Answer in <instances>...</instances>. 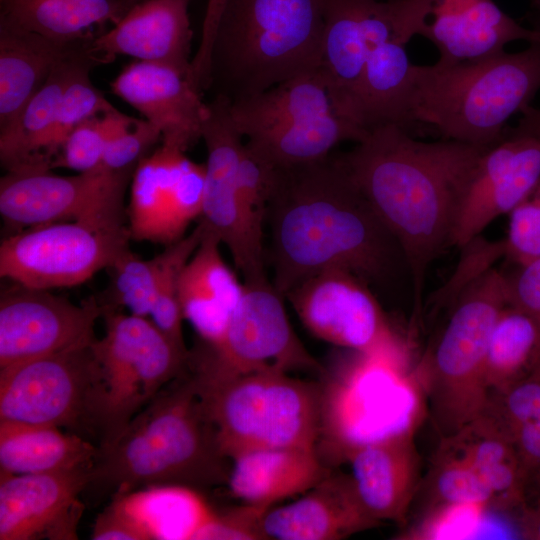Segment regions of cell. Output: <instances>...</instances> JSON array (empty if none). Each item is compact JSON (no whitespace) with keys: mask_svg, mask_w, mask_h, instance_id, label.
Listing matches in <instances>:
<instances>
[{"mask_svg":"<svg viewBox=\"0 0 540 540\" xmlns=\"http://www.w3.org/2000/svg\"><path fill=\"white\" fill-rule=\"evenodd\" d=\"M266 222L272 284L283 297L330 269L349 271L367 283L408 270L398 242L336 155L277 168Z\"/></svg>","mask_w":540,"mask_h":540,"instance_id":"cell-1","label":"cell"},{"mask_svg":"<svg viewBox=\"0 0 540 540\" xmlns=\"http://www.w3.org/2000/svg\"><path fill=\"white\" fill-rule=\"evenodd\" d=\"M489 146L455 140L424 142L394 124L368 131L336 155L398 242L419 311L426 272L452 240L478 162Z\"/></svg>","mask_w":540,"mask_h":540,"instance_id":"cell-2","label":"cell"},{"mask_svg":"<svg viewBox=\"0 0 540 540\" xmlns=\"http://www.w3.org/2000/svg\"><path fill=\"white\" fill-rule=\"evenodd\" d=\"M187 370L166 384L110 445L99 448L82 493L92 505L140 488L195 490L224 482L230 469Z\"/></svg>","mask_w":540,"mask_h":540,"instance_id":"cell-3","label":"cell"},{"mask_svg":"<svg viewBox=\"0 0 540 540\" xmlns=\"http://www.w3.org/2000/svg\"><path fill=\"white\" fill-rule=\"evenodd\" d=\"M323 32L324 0H227L209 90L233 103L318 69Z\"/></svg>","mask_w":540,"mask_h":540,"instance_id":"cell-4","label":"cell"},{"mask_svg":"<svg viewBox=\"0 0 540 540\" xmlns=\"http://www.w3.org/2000/svg\"><path fill=\"white\" fill-rule=\"evenodd\" d=\"M529 44L475 61L414 65L408 123L431 125L448 140L496 143L540 90V42Z\"/></svg>","mask_w":540,"mask_h":540,"instance_id":"cell-5","label":"cell"},{"mask_svg":"<svg viewBox=\"0 0 540 540\" xmlns=\"http://www.w3.org/2000/svg\"><path fill=\"white\" fill-rule=\"evenodd\" d=\"M219 448L233 459L257 449H316L321 385L278 370L221 374L188 360Z\"/></svg>","mask_w":540,"mask_h":540,"instance_id":"cell-6","label":"cell"},{"mask_svg":"<svg viewBox=\"0 0 540 540\" xmlns=\"http://www.w3.org/2000/svg\"><path fill=\"white\" fill-rule=\"evenodd\" d=\"M449 305L447 322L419 368L431 419L442 439L459 433L487 406L486 356L495 323L507 305L505 274L488 269Z\"/></svg>","mask_w":540,"mask_h":540,"instance_id":"cell-7","label":"cell"},{"mask_svg":"<svg viewBox=\"0 0 540 540\" xmlns=\"http://www.w3.org/2000/svg\"><path fill=\"white\" fill-rule=\"evenodd\" d=\"M94 340L0 368V422L63 427L98 446L103 387Z\"/></svg>","mask_w":540,"mask_h":540,"instance_id":"cell-8","label":"cell"},{"mask_svg":"<svg viewBox=\"0 0 540 540\" xmlns=\"http://www.w3.org/2000/svg\"><path fill=\"white\" fill-rule=\"evenodd\" d=\"M102 307L105 333L92 343L103 387L99 448L115 441L166 384L185 373L189 356L148 317Z\"/></svg>","mask_w":540,"mask_h":540,"instance_id":"cell-9","label":"cell"},{"mask_svg":"<svg viewBox=\"0 0 540 540\" xmlns=\"http://www.w3.org/2000/svg\"><path fill=\"white\" fill-rule=\"evenodd\" d=\"M135 167L70 176L6 172L0 179V215L10 234L59 222L126 227L124 198Z\"/></svg>","mask_w":540,"mask_h":540,"instance_id":"cell-10","label":"cell"},{"mask_svg":"<svg viewBox=\"0 0 540 540\" xmlns=\"http://www.w3.org/2000/svg\"><path fill=\"white\" fill-rule=\"evenodd\" d=\"M130 240L128 226L59 222L27 228L2 239L0 276L32 289L74 287L111 267Z\"/></svg>","mask_w":540,"mask_h":540,"instance_id":"cell-11","label":"cell"},{"mask_svg":"<svg viewBox=\"0 0 540 540\" xmlns=\"http://www.w3.org/2000/svg\"><path fill=\"white\" fill-rule=\"evenodd\" d=\"M284 297L268 279L244 282L223 335L190 351L189 360L212 371L238 375L265 370L323 371L295 334Z\"/></svg>","mask_w":540,"mask_h":540,"instance_id":"cell-12","label":"cell"},{"mask_svg":"<svg viewBox=\"0 0 540 540\" xmlns=\"http://www.w3.org/2000/svg\"><path fill=\"white\" fill-rule=\"evenodd\" d=\"M355 353L349 365L321 385L318 441L331 460H345L354 447L400 430L393 424L389 399L404 353Z\"/></svg>","mask_w":540,"mask_h":540,"instance_id":"cell-13","label":"cell"},{"mask_svg":"<svg viewBox=\"0 0 540 540\" xmlns=\"http://www.w3.org/2000/svg\"><path fill=\"white\" fill-rule=\"evenodd\" d=\"M231 112V102L215 95L207 102L202 139L207 149L200 221L225 245L244 282L268 279L263 240L250 229L239 200L236 173L244 142Z\"/></svg>","mask_w":540,"mask_h":540,"instance_id":"cell-14","label":"cell"},{"mask_svg":"<svg viewBox=\"0 0 540 540\" xmlns=\"http://www.w3.org/2000/svg\"><path fill=\"white\" fill-rule=\"evenodd\" d=\"M284 298L304 327L325 342L358 353H404L368 283L349 271L315 274Z\"/></svg>","mask_w":540,"mask_h":540,"instance_id":"cell-15","label":"cell"},{"mask_svg":"<svg viewBox=\"0 0 540 540\" xmlns=\"http://www.w3.org/2000/svg\"><path fill=\"white\" fill-rule=\"evenodd\" d=\"M404 6V0H324L319 68L337 113L354 125L355 93L368 57L390 39L410 41Z\"/></svg>","mask_w":540,"mask_h":540,"instance_id":"cell-16","label":"cell"},{"mask_svg":"<svg viewBox=\"0 0 540 540\" xmlns=\"http://www.w3.org/2000/svg\"><path fill=\"white\" fill-rule=\"evenodd\" d=\"M204 184L205 164L185 152L162 144L141 158L130 181L131 240L168 246L184 237L201 216Z\"/></svg>","mask_w":540,"mask_h":540,"instance_id":"cell-17","label":"cell"},{"mask_svg":"<svg viewBox=\"0 0 540 540\" xmlns=\"http://www.w3.org/2000/svg\"><path fill=\"white\" fill-rule=\"evenodd\" d=\"M540 181V130L524 114L481 156L465 194L452 246L462 248L510 214Z\"/></svg>","mask_w":540,"mask_h":540,"instance_id":"cell-18","label":"cell"},{"mask_svg":"<svg viewBox=\"0 0 540 540\" xmlns=\"http://www.w3.org/2000/svg\"><path fill=\"white\" fill-rule=\"evenodd\" d=\"M102 314L95 296L75 304L14 284L0 297V368L91 342Z\"/></svg>","mask_w":540,"mask_h":540,"instance_id":"cell-19","label":"cell"},{"mask_svg":"<svg viewBox=\"0 0 540 540\" xmlns=\"http://www.w3.org/2000/svg\"><path fill=\"white\" fill-rule=\"evenodd\" d=\"M409 31L439 53L437 63L475 61L513 41L540 42V27L526 28L493 0H407Z\"/></svg>","mask_w":540,"mask_h":540,"instance_id":"cell-20","label":"cell"},{"mask_svg":"<svg viewBox=\"0 0 540 540\" xmlns=\"http://www.w3.org/2000/svg\"><path fill=\"white\" fill-rule=\"evenodd\" d=\"M88 474H0V540L78 539Z\"/></svg>","mask_w":540,"mask_h":540,"instance_id":"cell-21","label":"cell"},{"mask_svg":"<svg viewBox=\"0 0 540 540\" xmlns=\"http://www.w3.org/2000/svg\"><path fill=\"white\" fill-rule=\"evenodd\" d=\"M110 88L160 131L163 145L186 153L202 139L207 102L187 73L135 60L123 67Z\"/></svg>","mask_w":540,"mask_h":540,"instance_id":"cell-22","label":"cell"},{"mask_svg":"<svg viewBox=\"0 0 540 540\" xmlns=\"http://www.w3.org/2000/svg\"><path fill=\"white\" fill-rule=\"evenodd\" d=\"M189 4L190 0H143L135 4L111 29L92 38L91 55L99 65L125 55L167 64L189 75L193 37Z\"/></svg>","mask_w":540,"mask_h":540,"instance_id":"cell-23","label":"cell"},{"mask_svg":"<svg viewBox=\"0 0 540 540\" xmlns=\"http://www.w3.org/2000/svg\"><path fill=\"white\" fill-rule=\"evenodd\" d=\"M345 460L350 463V478L365 511L379 523H404L422 481L413 431L402 428L356 446Z\"/></svg>","mask_w":540,"mask_h":540,"instance_id":"cell-24","label":"cell"},{"mask_svg":"<svg viewBox=\"0 0 540 540\" xmlns=\"http://www.w3.org/2000/svg\"><path fill=\"white\" fill-rule=\"evenodd\" d=\"M89 42L75 44L16 119L0 130V161L6 172L53 170V135L65 88L83 65L99 66L90 53Z\"/></svg>","mask_w":540,"mask_h":540,"instance_id":"cell-25","label":"cell"},{"mask_svg":"<svg viewBox=\"0 0 540 540\" xmlns=\"http://www.w3.org/2000/svg\"><path fill=\"white\" fill-rule=\"evenodd\" d=\"M379 525L363 508L350 476L329 473L289 505L267 510L264 539L339 540Z\"/></svg>","mask_w":540,"mask_h":540,"instance_id":"cell-26","label":"cell"},{"mask_svg":"<svg viewBox=\"0 0 540 540\" xmlns=\"http://www.w3.org/2000/svg\"><path fill=\"white\" fill-rule=\"evenodd\" d=\"M220 245L217 237L204 229L179 283L183 317L207 343L223 335L243 292V283L224 261Z\"/></svg>","mask_w":540,"mask_h":540,"instance_id":"cell-27","label":"cell"},{"mask_svg":"<svg viewBox=\"0 0 540 540\" xmlns=\"http://www.w3.org/2000/svg\"><path fill=\"white\" fill-rule=\"evenodd\" d=\"M232 461L228 479L232 495L268 509L276 501L309 491L330 473L317 449H257Z\"/></svg>","mask_w":540,"mask_h":540,"instance_id":"cell-28","label":"cell"},{"mask_svg":"<svg viewBox=\"0 0 540 540\" xmlns=\"http://www.w3.org/2000/svg\"><path fill=\"white\" fill-rule=\"evenodd\" d=\"M399 38L378 45L364 66L353 104L354 123L368 132L383 125L407 129L413 66Z\"/></svg>","mask_w":540,"mask_h":540,"instance_id":"cell-29","label":"cell"},{"mask_svg":"<svg viewBox=\"0 0 540 540\" xmlns=\"http://www.w3.org/2000/svg\"><path fill=\"white\" fill-rule=\"evenodd\" d=\"M97 454L95 443L58 427L0 422V474L90 471Z\"/></svg>","mask_w":540,"mask_h":540,"instance_id":"cell-30","label":"cell"},{"mask_svg":"<svg viewBox=\"0 0 540 540\" xmlns=\"http://www.w3.org/2000/svg\"><path fill=\"white\" fill-rule=\"evenodd\" d=\"M75 44L0 23V130L16 119Z\"/></svg>","mask_w":540,"mask_h":540,"instance_id":"cell-31","label":"cell"},{"mask_svg":"<svg viewBox=\"0 0 540 540\" xmlns=\"http://www.w3.org/2000/svg\"><path fill=\"white\" fill-rule=\"evenodd\" d=\"M231 112L246 138L279 126L338 114L320 68L233 102Z\"/></svg>","mask_w":540,"mask_h":540,"instance_id":"cell-32","label":"cell"},{"mask_svg":"<svg viewBox=\"0 0 540 540\" xmlns=\"http://www.w3.org/2000/svg\"><path fill=\"white\" fill-rule=\"evenodd\" d=\"M0 23L63 44L89 41L95 27L116 24L128 11L123 0H5Z\"/></svg>","mask_w":540,"mask_h":540,"instance_id":"cell-33","label":"cell"},{"mask_svg":"<svg viewBox=\"0 0 540 540\" xmlns=\"http://www.w3.org/2000/svg\"><path fill=\"white\" fill-rule=\"evenodd\" d=\"M443 443L465 457L491 488L495 506L526 504L528 477L509 437L480 416Z\"/></svg>","mask_w":540,"mask_h":540,"instance_id":"cell-34","label":"cell"},{"mask_svg":"<svg viewBox=\"0 0 540 540\" xmlns=\"http://www.w3.org/2000/svg\"><path fill=\"white\" fill-rule=\"evenodd\" d=\"M367 133L338 114L272 128L246 144L275 166L288 167L326 158L343 141L359 142Z\"/></svg>","mask_w":540,"mask_h":540,"instance_id":"cell-35","label":"cell"},{"mask_svg":"<svg viewBox=\"0 0 540 540\" xmlns=\"http://www.w3.org/2000/svg\"><path fill=\"white\" fill-rule=\"evenodd\" d=\"M540 373V322L507 304L493 328L486 356L485 380L500 392Z\"/></svg>","mask_w":540,"mask_h":540,"instance_id":"cell-36","label":"cell"},{"mask_svg":"<svg viewBox=\"0 0 540 540\" xmlns=\"http://www.w3.org/2000/svg\"><path fill=\"white\" fill-rule=\"evenodd\" d=\"M418 490H424L427 515L450 508L495 506V497L471 463L443 443ZM417 493V494H418Z\"/></svg>","mask_w":540,"mask_h":540,"instance_id":"cell-37","label":"cell"},{"mask_svg":"<svg viewBox=\"0 0 540 540\" xmlns=\"http://www.w3.org/2000/svg\"><path fill=\"white\" fill-rule=\"evenodd\" d=\"M151 490L156 503L148 492L136 494L141 508L129 494V499L141 518L148 524L156 539H194L198 531L209 521L213 511L209 509L195 490L182 486H161Z\"/></svg>","mask_w":540,"mask_h":540,"instance_id":"cell-38","label":"cell"},{"mask_svg":"<svg viewBox=\"0 0 540 540\" xmlns=\"http://www.w3.org/2000/svg\"><path fill=\"white\" fill-rule=\"evenodd\" d=\"M203 232V226L199 222L187 236L166 246L159 254L157 293L150 317L165 335L183 349L187 347L182 327L184 317L179 301L180 277L186 263L199 246Z\"/></svg>","mask_w":540,"mask_h":540,"instance_id":"cell-39","label":"cell"},{"mask_svg":"<svg viewBox=\"0 0 540 540\" xmlns=\"http://www.w3.org/2000/svg\"><path fill=\"white\" fill-rule=\"evenodd\" d=\"M107 270L111 279L105 294L98 299L100 304L115 309L124 307L136 316H151L160 271L159 254L143 259L128 249Z\"/></svg>","mask_w":540,"mask_h":540,"instance_id":"cell-40","label":"cell"},{"mask_svg":"<svg viewBox=\"0 0 540 540\" xmlns=\"http://www.w3.org/2000/svg\"><path fill=\"white\" fill-rule=\"evenodd\" d=\"M130 119L114 107L85 120L63 142L54 169L66 168L78 173L97 169L109 141Z\"/></svg>","mask_w":540,"mask_h":540,"instance_id":"cell-41","label":"cell"},{"mask_svg":"<svg viewBox=\"0 0 540 540\" xmlns=\"http://www.w3.org/2000/svg\"><path fill=\"white\" fill-rule=\"evenodd\" d=\"M276 169L246 143L243 144L236 173L237 191L247 223L261 240Z\"/></svg>","mask_w":540,"mask_h":540,"instance_id":"cell-42","label":"cell"},{"mask_svg":"<svg viewBox=\"0 0 540 540\" xmlns=\"http://www.w3.org/2000/svg\"><path fill=\"white\" fill-rule=\"evenodd\" d=\"M96 66L95 63L83 65L65 88L53 135L54 163L63 142L76 126L114 108L90 79V72Z\"/></svg>","mask_w":540,"mask_h":540,"instance_id":"cell-43","label":"cell"},{"mask_svg":"<svg viewBox=\"0 0 540 540\" xmlns=\"http://www.w3.org/2000/svg\"><path fill=\"white\" fill-rule=\"evenodd\" d=\"M524 113L540 130V108L525 107ZM503 256L525 264L540 257V181L533 192L509 214L508 232L498 241Z\"/></svg>","mask_w":540,"mask_h":540,"instance_id":"cell-44","label":"cell"},{"mask_svg":"<svg viewBox=\"0 0 540 540\" xmlns=\"http://www.w3.org/2000/svg\"><path fill=\"white\" fill-rule=\"evenodd\" d=\"M481 416L507 436L523 424L540 421V373L506 390L490 393Z\"/></svg>","mask_w":540,"mask_h":540,"instance_id":"cell-45","label":"cell"},{"mask_svg":"<svg viewBox=\"0 0 540 540\" xmlns=\"http://www.w3.org/2000/svg\"><path fill=\"white\" fill-rule=\"evenodd\" d=\"M160 139L161 133L154 125L144 118L131 117L109 141L98 168L107 171L133 168Z\"/></svg>","mask_w":540,"mask_h":540,"instance_id":"cell-46","label":"cell"},{"mask_svg":"<svg viewBox=\"0 0 540 540\" xmlns=\"http://www.w3.org/2000/svg\"><path fill=\"white\" fill-rule=\"evenodd\" d=\"M91 539L152 540L156 538L126 495L110 500L109 505L98 514L93 524Z\"/></svg>","mask_w":540,"mask_h":540,"instance_id":"cell-47","label":"cell"},{"mask_svg":"<svg viewBox=\"0 0 540 540\" xmlns=\"http://www.w3.org/2000/svg\"><path fill=\"white\" fill-rule=\"evenodd\" d=\"M268 508L244 503L226 512H213L196 540H264L261 520Z\"/></svg>","mask_w":540,"mask_h":540,"instance_id":"cell-48","label":"cell"},{"mask_svg":"<svg viewBox=\"0 0 540 540\" xmlns=\"http://www.w3.org/2000/svg\"><path fill=\"white\" fill-rule=\"evenodd\" d=\"M518 266L514 273L505 275L507 304L540 322V257Z\"/></svg>","mask_w":540,"mask_h":540,"instance_id":"cell-49","label":"cell"},{"mask_svg":"<svg viewBox=\"0 0 540 540\" xmlns=\"http://www.w3.org/2000/svg\"><path fill=\"white\" fill-rule=\"evenodd\" d=\"M508 437L529 479L540 470V421L523 424L512 430Z\"/></svg>","mask_w":540,"mask_h":540,"instance_id":"cell-50","label":"cell"},{"mask_svg":"<svg viewBox=\"0 0 540 540\" xmlns=\"http://www.w3.org/2000/svg\"><path fill=\"white\" fill-rule=\"evenodd\" d=\"M226 1L207 0L201 39L194 56L195 61L199 64L205 65L209 62L215 32Z\"/></svg>","mask_w":540,"mask_h":540,"instance_id":"cell-51","label":"cell"},{"mask_svg":"<svg viewBox=\"0 0 540 540\" xmlns=\"http://www.w3.org/2000/svg\"><path fill=\"white\" fill-rule=\"evenodd\" d=\"M519 533L523 539L540 540V503L520 508Z\"/></svg>","mask_w":540,"mask_h":540,"instance_id":"cell-52","label":"cell"},{"mask_svg":"<svg viewBox=\"0 0 540 540\" xmlns=\"http://www.w3.org/2000/svg\"><path fill=\"white\" fill-rule=\"evenodd\" d=\"M531 488L535 495V503H540V470L532 474L527 482V489Z\"/></svg>","mask_w":540,"mask_h":540,"instance_id":"cell-53","label":"cell"},{"mask_svg":"<svg viewBox=\"0 0 540 540\" xmlns=\"http://www.w3.org/2000/svg\"><path fill=\"white\" fill-rule=\"evenodd\" d=\"M143 0H123L127 10H129L132 6H134L135 4L141 2Z\"/></svg>","mask_w":540,"mask_h":540,"instance_id":"cell-54","label":"cell"},{"mask_svg":"<svg viewBox=\"0 0 540 540\" xmlns=\"http://www.w3.org/2000/svg\"><path fill=\"white\" fill-rule=\"evenodd\" d=\"M531 5L537 9H540V0H530Z\"/></svg>","mask_w":540,"mask_h":540,"instance_id":"cell-55","label":"cell"},{"mask_svg":"<svg viewBox=\"0 0 540 540\" xmlns=\"http://www.w3.org/2000/svg\"><path fill=\"white\" fill-rule=\"evenodd\" d=\"M3 1H5V0H0V2H3Z\"/></svg>","mask_w":540,"mask_h":540,"instance_id":"cell-56","label":"cell"}]
</instances>
